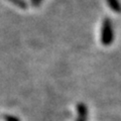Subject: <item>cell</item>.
<instances>
[{"label":"cell","instance_id":"obj_1","mask_svg":"<svg viewBox=\"0 0 121 121\" xmlns=\"http://www.w3.org/2000/svg\"><path fill=\"white\" fill-rule=\"evenodd\" d=\"M113 39H114V32H113L112 22L109 18H105L101 29V41L104 45H109L112 43Z\"/></svg>","mask_w":121,"mask_h":121},{"label":"cell","instance_id":"obj_2","mask_svg":"<svg viewBox=\"0 0 121 121\" xmlns=\"http://www.w3.org/2000/svg\"><path fill=\"white\" fill-rule=\"evenodd\" d=\"M109 7L116 13H121V3L118 0H106Z\"/></svg>","mask_w":121,"mask_h":121},{"label":"cell","instance_id":"obj_3","mask_svg":"<svg viewBox=\"0 0 121 121\" xmlns=\"http://www.w3.org/2000/svg\"><path fill=\"white\" fill-rule=\"evenodd\" d=\"M78 112H79V115H80V119L86 120V117H87V108H86V106L83 104V103H80V104L78 105Z\"/></svg>","mask_w":121,"mask_h":121},{"label":"cell","instance_id":"obj_4","mask_svg":"<svg viewBox=\"0 0 121 121\" xmlns=\"http://www.w3.org/2000/svg\"><path fill=\"white\" fill-rule=\"evenodd\" d=\"M43 1V0H32V3H33V5H35L37 6L39 4H40V2Z\"/></svg>","mask_w":121,"mask_h":121},{"label":"cell","instance_id":"obj_5","mask_svg":"<svg viewBox=\"0 0 121 121\" xmlns=\"http://www.w3.org/2000/svg\"><path fill=\"white\" fill-rule=\"evenodd\" d=\"M7 120H9V121H18L17 119L13 118V117H7Z\"/></svg>","mask_w":121,"mask_h":121},{"label":"cell","instance_id":"obj_6","mask_svg":"<svg viewBox=\"0 0 121 121\" xmlns=\"http://www.w3.org/2000/svg\"><path fill=\"white\" fill-rule=\"evenodd\" d=\"M77 121H85V120H83V119H78Z\"/></svg>","mask_w":121,"mask_h":121}]
</instances>
